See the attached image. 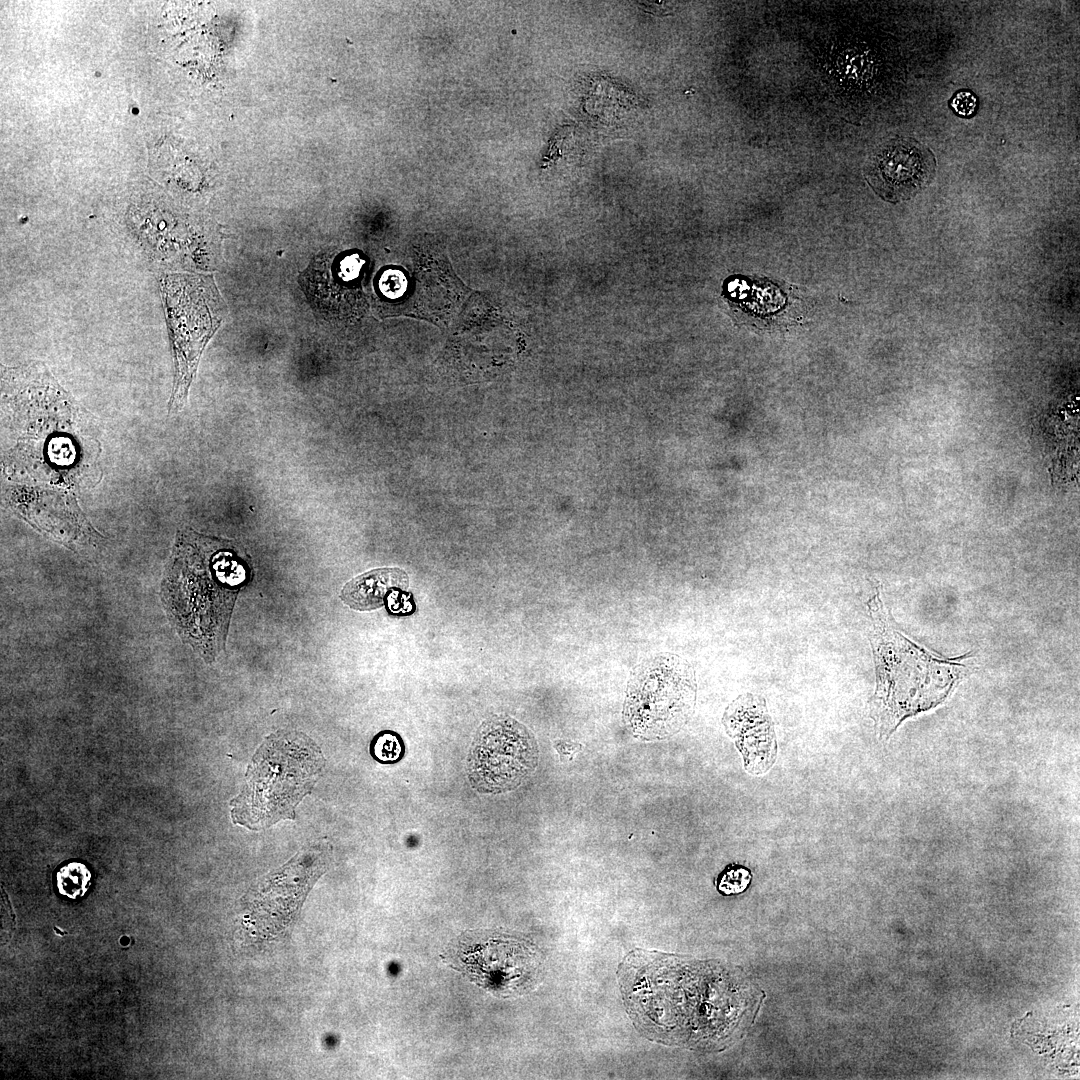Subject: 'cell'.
Segmentation results:
<instances>
[{
    "label": "cell",
    "instance_id": "obj_1",
    "mask_svg": "<svg viewBox=\"0 0 1080 1080\" xmlns=\"http://www.w3.org/2000/svg\"><path fill=\"white\" fill-rule=\"evenodd\" d=\"M619 979L637 1026L671 1045L720 1046L748 1010L746 982L721 965L636 950L620 966Z\"/></svg>",
    "mask_w": 1080,
    "mask_h": 1080
},
{
    "label": "cell",
    "instance_id": "obj_2",
    "mask_svg": "<svg viewBox=\"0 0 1080 1080\" xmlns=\"http://www.w3.org/2000/svg\"><path fill=\"white\" fill-rule=\"evenodd\" d=\"M249 571L220 540L183 531L166 566L161 595L181 639L210 663L224 648L233 607Z\"/></svg>",
    "mask_w": 1080,
    "mask_h": 1080
},
{
    "label": "cell",
    "instance_id": "obj_3",
    "mask_svg": "<svg viewBox=\"0 0 1080 1080\" xmlns=\"http://www.w3.org/2000/svg\"><path fill=\"white\" fill-rule=\"evenodd\" d=\"M876 687L870 717L880 739L907 718L930 710L951 694L968 673L970 654L948 658L918 645L898 630L877 587L867 602Z\"/></svg>",
    "mask_w": 1080,
    "mask_h": 1080
},
{
    "label": "cell",
    "instance_id": "obj_4",
    "mask_svg": "<svg viewBox=\"0 0 1080 1080\" xmlns=\"http://www.w3.org/2000/svg\"><path fill=\"white\" fill-rule=\"evenodd\" d=\"M323 765L319 748L303 733L270 735L252 759L243 791L230 803L233 822L261 829L294 819L296 805L311 792Z\"/></svg>",
    "mask_w": 1080,
    "mask_h": 1080
},
{
    "label": "cell",
    "instance_id": "obj_5",
    "mask_svg": "<svg viewBox=\"0 0 1080 1080\" xmlns=\"http://www.w3.org/2000/svg\"><path fill=\"white\" fill-rule=\"evenodd\" d=\"M696 693L695 671L687 660L668 652L652 655L631 673L623 721L637 739H667L692 716Z\"/></svg>",
    "mask_w": 1080,
    "mask_h": 1080
},
{
    "label": "cell",
    "instance_id": "obj_6",
    "mask_svg": "<svg viewBox=\"0 0 1080 1080\" xmlns=\"http://www.w3.org/2000/svg\"><path fill=\"white\" fill-rule=\"evenodd\" d=\"M539 750L531 731L512 717L496 715L485 720L472 741L467 776L480 793L514 790L538 765Z\"/></svg>",
    "mask_w": 1080,
    "mask_h": 1080
},
{
    "label": "cell",
    "instance_id": "obj_7",
    "mask_svg": "<svg viewBox=\"0 0 1080 1080\" xmlns=\"http://www.w3.org/2000/svg\"><path fill=\"white\" fill-rule=\"evenodd\" d=\"M450 957L457 969L494 993L508 994L526 988L536 970L535 957L528 946L504 934L464 936Z\"/></svg>",
    "mask_w": 1080,
    "mask_h": 1080
},
{
    "label": "cell",
    "instance_id": "obj_8",
    "mask_svg": "<svg viewBox=\"0 0 1080 1080\" xmlns=\"http://www.w3.org/2000/svg\"><path fill=\"white\" fill-rule=\"evenodd\" d=\"M197 282L196 278L167 275L161 283L176 365L169 403L173 412L180 411L186 403L200 355L215 330V327H193L201 319L192 318L200 288Z\"/></svg>",
    "mask_w": 1080,
    "mask_h": 1080
},
{
    "label": "cell",
    "instance_id": "obj_9",
    "mask_svg": "<svg viewBox=\"0 0 1080 1080\" xmlns=\"http://www.w3.org/2000/svg\"><path fill=\"white\" fill-rule=\"evenodd\" d=\"M935 172L933 152L915 139L901 137L878 147L867 162L865 176L880 197L899 202L923 190Z\"/></svg>",
    "mask_w": 1080,
    "mask_h": 1080
},
{
    "label": "cell",
    "instance_id": "obj_10",
    "mask_svg": "<svg viewBox=\"0 0 1080 1080\" xmlns=\"http://www.w3.org/2000/svg\"><path fill=\"white\" fill-rule=\"evenodd\" d=\"M305 858L292 861L252 894L246 922L252 935L276 936L292 922L320 869V866H306Z\"/></svg>",
    "mask_w": 1080,
    "mask_h": 1080
},
{
    "label": "cell",
    "instance_id": "obj_11",
    "mask_svg": "<svg viewBox=\"0 0 1080 1080\" xmlns=\"http://www.w3.org/2000/svg\"><path fill=\"white\" fill-rule=\"evenodd\" d=\"M722 724L740 752L746 772L761 776L773 767L778 745L763 697L740 695L725 709Z\"/></svg>",
    "mask_w": 1080,
    "mask_h": 1080
},
{
    "label": "cell",
    "instance_id": "obj_12",
    "mask_svg": "<svg viewBox=\"0 0 1080 1080\" xmlns=\"http://www.w3.org/2000/svg\"><path fill=\"white\" fill-rule=\"evenodd\" d=\"M364 260L358 254L320 253L299 276V283L313 307L325 318L342 314L347 285L355 281Z\"/></svg>",
    "mask_w": 1080,
    "mask_h": 1080
},
{
    "label": "cell",
    "instance_id": "obj_13",
    "mask_svg": "<svg viewBox=\"0 0 1080 1080\" xmlns=\"http://www.w3.org/2000/svg\"><path fill=\"white\" fill-rule=\"evenodd\" d=\"M409 587L408 574L397 567H385L363 573L342 588L340 598L357 611H371L383 606L391 594Z\"/></svg>",
    "mask_w": 1080,
    "mask_h": 1080
},
{
    "label": "cell",
    "instance_id": "obj_14",
    "mask_svg": "<svg viewBox=\"0 0 1080 1080\" xmlns=\"http://www.w3.org/2000/svg\"><path fill=\"white\" fill-rule=\"evenodd\" d=\"M92 880L87 866L80 862H69L61 866L56 873V886L60 895L75 900L83 897Z\"/></svg>",
    "mask_w": 1080,
    "mask_h": 1080
},
{
    "label": "cell",
    "instance_id": "obj_15",
    "mask_svg": "<svg viewBox=\"0 0 1080 1080\" xmlns=\"http://www.w3.org/2000/svg\"><path fill=\"white\" fill-rule=\"evenodd\" d=\"M369 751L373 759L379 763L394 764L403 759L406 748L398 733L384 730L374 736Z\"/></svg>",
    "mask_w": 1080,
    "mask_h": 1080
},
{
    "label": "cell",
    "instance_id": "obj_16",
    "mask_svg": "<svg viewBox=\"0 0 1080 1080\" xmlns=\"http://www.w3.org/2000/svg\"><path fill=\"white\" fill-rule=\"evenodd\" d=\"M751 880L752 873L747 867L731 864L720 873L716 880V886L722 895H736L747 890Z\"/></svg>",
    "mask_w": 1080,
    "mask_h": 1080
},
{
    "label": "cell",
    "instance_id": "obj_17",
    "mask_svg": "<svg viewBox=\"0 0 1080 1080\" xmlns=\"http://www.w3.org/2000/svg\"><path fill=\"white\" fill-rule=\"evenodd\" d=\"M950 105L953 111L961 117H970L977 110V98L970 91H959L954 94Z\"/></svg>",
    "mask_w": 1080,
    "mask_h": 1080
},
{
    "label": "cell",
    "instance_id": "obj_18",
    "mask_svg": "<svg viewBox=\"0 0 1080 1080\" xmlns=\"http://www.w3.org/2000/svg\"><path fill=\"white\" fill-rule=\"evenodd\" d=\"M380 289L390 298L398 297L404 290V276L398 271H386L380 279Z\"/></svg>",
    "mask_w": 1080,
    "mask_h": 1080
}]
</instances>
